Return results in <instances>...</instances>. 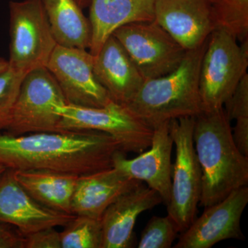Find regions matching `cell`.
I'll return each mask as SVG.
<instances>
[{"mask_svg":"<svg viewBox=\"0 0 248 248\" xmlns=\"http://www.w3.org/2000/svg\"><path fill=\"white\" fill-rule=\"evenodd\" d=\"M118 151H122L118 141L97 130L22 135L0 132V165L15 170L84 175L112 168Z\"/></svg>","mask_w":248,"mask_h":248,"instance_id":"cell-1","label":"cell"},{"mask_svg":"<svg viewBox=\"0 0 248 248\" xmlns=\"http://www.w3.org/2000/svg\"><path fill=\"white\" fill-rule=\"evenodd\" d=\"M6 169H6V168L4 167V166H1V165H0V176H1V174L4 172V171L6 170Z\"/></svg>","mask_w":248,"mask_h":248,"instance_id":"cell-30","label":"cell"},{"mask_svg":"<svg viewBox=\"0 0 248 248\" xmlns=\"http://www.w3.org/2000/svg\"><path fill=\"white\" fill-rule=\"evenodd\" d=\"M93 70L112 100L124 106L132 100L145 81L136 65L113 35L94 56Z\"/></svg>","mask_w":248,"mask_h":248,"instance_id":"cell-16","label":"cell"},{"mask_svg":"<svg viewBox=\"0 0 248 248\" xmlns=\"http://www.w3.org/2000/svg\"><path fill=\"white\" fill-rule=\"evenodd\" d=\"M11 68L27 74L46 67L57 44L42 0L11 1Z\"/></svg>","mask_w":248,"mask_h":248,"instance_id":"cell-8","label":"cell"},{"mask_svg":"<svg viewBox=\"0 0 248 248\" xmlns=\"http://www.w3.org/2000/svg\"><path fill=\"white\" fill-rule=\"evenodd\" d=\"M0 248H24V235L14 227L0 222Z\"/></svg>","mask_w":248,"mask_h":248,"instance_id":"cell-27","label":"cell"},{"mask_svg":"<svg viewBox=\"0 0 248 248\" xmlns=\"http://www.w3.org/2000/svg\"><path fill=\"white\" fill-rule=\"evenodd\" d=\"M112 35L125 49L145 81L175 70L187 52L155 20L130 23L116 30Z\"/></svg>","mask_w":248,"mask_h":248,"instance_id":"cell-9","label":"cell"},{"mask_svg":"<svg viewBox=\"0 0 248 248\" xmlns=\"http://www.w3.org/2000/svg\"><path fill=\"white\" fill-rule=\"evenodd\" d=\"M217 27L240 42L248 40V0H212Z\"/></svg>","mask_w":248,"mask_h":248,"instance_id":"cell-23","label":"cell"},{"mask_svg":"<svg viewBox=\"0 0 248 248\" xmlns=\"http://www.w3.org/2000/svg\"><path fill=\"white\" fill-rule=\"evenodd\" d=\"M248 40L240 42L228 31L217 27L210 34L200 74L202 112L223 108L239 81L247 74Z\"/></svg>","mask_w":248,"mask_h":248,"instance_id":"cell-4","label":"cell"},{"mask_svg":"<svg viewBox=\"0 0 248 248\" xmlns=\"http://www.w3.org/2000/svg\"><path fill=\"white\" fill-rule=\"evenodd\" d=\"M18 183L39 203L55 211L71 214L79 175L50 170H15Z\"/></svg>","mask_w":248,"mask_h":248,"instance_id":"cell-19","label":"cell"},{"mask_svg":"<svg viewBox=\"0 0 248 248\" xmlns=\"http://www.w3.org/2000/svg\"><path fill=\"white\" fill-rule=\"evenodd\" d=\"M94 56L86 49L57 45L46 68L61 89L67 104L102 108L112 100L93 70Z\"/></svg>","mask_w":248,"mask_h":248,"instance_id":"cell-10","label":"cell"},{"mask_svg":"<svg viewBox=\"0 0 248 248\" xmlns=\"http://www.w3.org/2000/svg\"><path fill=\"white\" fill-rule=\"evenodd\" d=\"M75 216L36 202L18 183L14 170L7 169L0 176V222L14 227L21 234L64 226Z\"/></svg>","mask_w":248,"mask_h":248,"instance_id":"cell-13","label":"cell"},{"mask_svg":"<svg viewBox=\"0 0 248 248\" xmlns=\"http://www.w3.org/2000/svg\"><path fill=\"white\" fill-rule=\"evenodd\" d=\"M24 248H62L60 233L48 228L24 235Z\"/></svg>","mask_w":248,"mask_h":248,"instance_id":"cell-26","label":"cell"},{"mask_svg":"<svg viewBox=\"0 0 248 248\" xmlns=\"http://www.w3.org/2000/svg\"><path fill=\"white\" fill-rule=\"evenodd\" d=\"M142 183L114 167L79 176L71 213L76 216L100 219L111 203Z\"/></svg>","mask_w":248,"mask_h":248,"instance_id":"cell-17","label":"cell"},{"mask_svg":"<svg viewBox=\"0 0 248 248\" xmlns=\"http://www.w3.org/2000/svg\"><path fill=\"white\" fill-rule=\"evenodd\" d=\"M195 120V117H182L169 122L176 158L172 164L170 198L167 211L180 233L197 218L202 192V170L193 141Z\"/></svg>","mask_w":248,"mask_h":248,"instance_id":"cell-5","label":"cell"},{"mask_svg":"<svg viewBox=\"0 0 248 248\" xmlns=\"http://www.w3.org/2000/svg\"><path fill=\"white\" fill-rule=\"evenodd\" d=\"M58 45L89 50L91 27L76 0H42Z\"/></svg>","mask_w":248,"mask_h":248,"instance_id":"cell-20","label":"cell"},{"mask_svg":"<svg viewBox=\"0 0 248 248\" xmlns=\"http://www.w3.org/2000/svg\"><path fill=\"white\" fill-rule=\"evenodd\" d=\"M207 42L187 50L182 63L171 73L146 80L125 107L153 129L179 117L200 115V68Z\"/></svg>","mask_w":248,"mask_h":248,"instance_id":"cell-3","label":"cell"},{"mask_svg":"<svg viewBox=\"0 0 248 248\" xmlns=\"http://www.w3.org/2000/svg\"><path fill=\"white\" fill-rule=\"evenodd\" d=\"M178 233L177 224L169 215L153 217L142 231L138 248H172Z\"/></svg>","mask_w":248,"mask_h":248,"instance_id":"cell-24","label":"cell"},{"mask_svg":"<svg viewBox=\"0 0 248 248\" xmlns=\"http://www.w3.org/2000/svg\"><path fill=\"white\" fill-rule=\"evenodd\" d=\"M169 122L153 128L148 151L142 152L133 159H128L125 153L118 151L112 159V167L128 177L146 183L148 187L159 193L166 205L170 198L173 164L171 155L174 146Z\"/></svg>","mask_w":248,"mask_h":248,"instance_id":"cell-12","label":"cell"},{"mask_svg":"<svg viewBox=\"0 0 248 248\" xmlns=\"http://www.w3.org/2000/svg\"><path fill=\"white\" fill-rule=\"evenodd\" d=\"M248 203V186L233 191L221 202L205 208L182 232L174 248H210L225 240H244L241 219Z\"/></svg>","mask_w":248,"mask_h":248,"instance_id":"cell-11","label":"cell"},{"mask_svg":"<svg viewBox=\"0 0 248 248\" xmlns=\"http://www.w3.org/2000/svg\"><path fill=\"white\" fill-rule=\"evenodd\" d=\"M227 117L236 124L232 130L233 140L240 151L248 156V74L236 86L234 92L223 105Z\"/></svg>","mask_w":248,"mask_h":248,"instance_id":"cell-21","label":"cell"},{"mask_svg":"<svg viewBox=\"0 0 248 248\" xmlns=\"http://www.w3.org/2000/svg\"><path fill=\"white\" fill-rule=\"evenodd\" d=\"M25 73L9 68L0 73V132L9 124L15 102Z\"/></svg>","mask_w":248,"mask_h":248,"instance_id":"cell-25","label":"cell"},{"mask_svg":"<svg viewBox=\"0 0 248 248\" xmlns=\"http://www.w3.org/2000/svg\"><path fill=\"white\" fill-rule=\"evenodd\" d=\"M60 233L62 248H102L100 219L75 216Z\"/></svg>","mask_w":248,"mask_h":248,"instance_id":"cell-22","label":"cell"},{"mask_svg":"<svg viewBox=\"0 0 248 248\" xmlns=\"http://www.w3.org/2000/svg\"><path fill=\"white\" fill-rule=\"evenodd\" d=\"M76 1L81 9L89 6L90 0H76Z\"/></svg>","mask_w":248,"mask_h":248,"instance_id":"cell-29","label":"cell"},{"mask_svg":"<svg viewBox=\"0 0 248 248\" xmlns=\"http://www.w3.org/2000/svg\"><path fill=\"white\" fill-rule=\"evenodd\" d=\"M193 141L202 173L200 205L207 208L248 186V156L235 144L223 108L195 117Z\"/></svg>","mask_w":248,"mask_h":248,"instance_id":"cell-2","label":"cell"},{"mask_svg":"<svg viewBox=\"0 0 248 248\" xmlns=\"http://www.w3.org/2000/svg\"><path fill=\"white\" fill-rule=\"evenodd\" d=\"M155 20L186 50L203 45L217 27L212 0H155Z\"/></svg>","mask_w":248,"mask_h":248,"instance_id":"cell-14","label":"cell"},{"mask_svg":"<svg viewBox=\"0 0 248 248\" xmlns=\"http://www.w3.org/2000/svg\"><path fill=\"white\" fill-rule=\"evenodd\" d=\"M162 202L159 193L143 183L121 195L101 217L102 248H133V230L139 215Z\"/></svg>","mask_w":248,"mask_h":248,"instance_id":"cell-15","label":"cell"},{"mask_svg":"<svg viewBox=\"0 0 248 248\" xmlns=\"http://www.w3.org/2000/svg\"><path fill=\"white\" fill-rule=\"evenodd\" d=\"M59 130H97L119 142L124 153H140L151 146L153 129L129 111L125 106L111 101L105 107L89 108L65 104L58 108Z\"/></svg>","mask_w":248,"mask_h":248,"instance_id":"cell-7","label":"cell"},{"mask_svg":"<svg viewBox=\"0 0 248 248\" xmlns=\"http://www.w3.org/2000/svg\"><path fill=\"white\" fill-rule=\"evenodd\" d=\"M65 104L62 90L48 70H32L23 79L5 130L12 135L60 132L57 109Z\"/></svg>","mask_w":248,"mask_h":248,"instance_id":"cell-6","label":"cell"},{"mask_svg":"<svg viewBox=\"0 0 248 248\" xmlns=\"http://www.w3.org/2000/svg\"><path fill=\"white\" fill-rule=\"evenodd\" d=\"M9 68V62L0 58V73L6 71Z\"/></svg>","mask_w":248,"mask_h":248,"instance_id":"cell-28","label":"cell"},{"mask_svg":"<svg viewBox=\"0 0 248 248\" xmlns=\"http://www.w3.org/2000/svg\"><path fill=\"white\" fill-rule=\"evenodd\" d=\"M155 0H90V53L96 56L120 27L155 20Z\"/></svg>","mask_w":248,"mask_h":248,"instance_id":"cell-18","label":"cell"}]
</instances>
